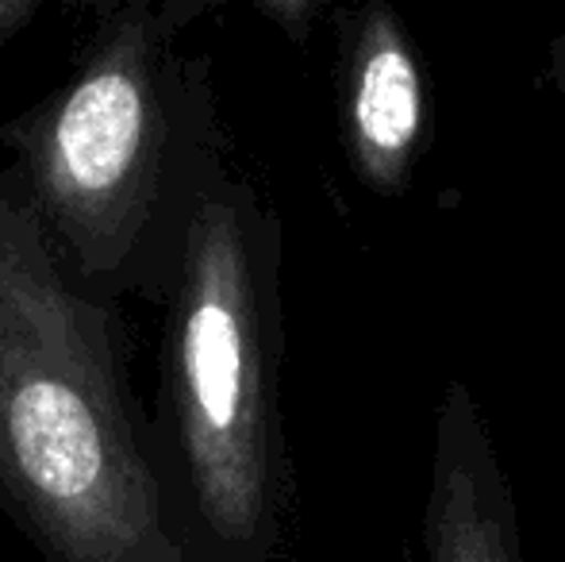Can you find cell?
I'll return each mask as SVG.
<instances>
[{"label":"cell","mask_w":565,"mask_h":562,"mask_svg":"<svg viewBox=\"0 0 565 562\" xmlns=\"http://www.w3.org/2000/svg\"><path fill=\"white\" fill-rule=\"evenodd\" d=\"M193 0L97 4L58 85L0 128L62 274L85 297L166 308L227 170L212 59L181 54Z\"/></svg>","instance_id":"cell-1"},{"label":"cell","mask_w":565,"mask_h":562,"mask_svg":"<svg viewBox=\"0 0 565 562\" xmlns=\"http://www.w3.org/2000/svg\"><path fill=\"white\" fill-rule=\"evenodd\" d=\"M0 509L43 562H204L162 489L119 305L66 282L0 170Z\"/></svg>","instance_id":"cell-2"},{"label":"cell","mask_w":565,"mask_h":562,"mask_svg":"<svg viewBox=\"0 0 565 562\" xmlns=\"http://www.w3.org/2000/svg\"><path fill=\"white\" fill-rule=\"evenodd\" d=\"M281 220L246 178L220 173L162 308L150 450L204 562H274L289 520L281 432Z\"/></svg>","instance_id":"cell-3"},{"label":"cell","mask_w":565,"mask_h":562,"mask_svg":"<svg viewBox=\"0 0 565 562\" xmlns=\"http://www.w3.org/2000/svg\"><path fill=\"white\" fill-rule=\"evenodd\" d=\"M339 120L365 189L381 197L412 189L427 136V89L416 43L393 8L362 4L339 15Z\"/></svg>","instance_id":"cell-4"},{"label":"cell","mask_w":565,"mask_h":562,"mask_svg":"<svg viewBox=\"0 0 565 562\" xmlns=\"http://www.w3.org/2000/svg\"><path fill=\"white\" fill-rule=\"evenodd\" d=\"M508 474L473 393L450 382L435 416L431 489L424 512L427 562H523Z\"/></svg>","instance_id":"cell-5"},{"label":"cell","mask_w":565,"mask_h":562,"mask_svg":"<svg viewBox=\"0 0 565 562\" xmlns=\"http://www.w3.org/2000/svg\"><path fill=\"white\" fill-rule=\"evenodd\" d=\"M35 15H39L35 0H0V46L12 35H20Z\"/></svg>","instance_id":"cell-6"},{"label":"cell","mask_w":565,"mask_h":562,"mask_svg":"<svg viewBox=\"0 0 565 562\" xmlns=\"http://www.w3.org/2000/svg\"><path fill=\"white\" fill-rule=\"evenodd\" d=\"M551 82L554 89L565 93V31L551 43Z\"/></svg>","instance_id":"cell-7"}]
</instances>
